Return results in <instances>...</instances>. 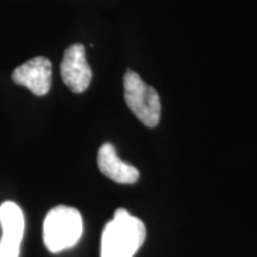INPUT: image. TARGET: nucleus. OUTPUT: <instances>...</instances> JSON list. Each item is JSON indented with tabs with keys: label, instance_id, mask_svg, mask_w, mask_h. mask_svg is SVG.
Segmentation results:
<instances>
[{
	"label": "nucleus",
	"instance_id": "0eeeda50",
	"mask_svg": "<svg viewBox=\"0 0 257 257\" xmlns=\"http://www.w3.org/2000/svg\"><path fill=\"white\" fill-rule=\"evenodd\" d=\"M98 166L102 174L118 184H135L140 178L137 168L124 162L111 143H104L99 149Z\"/></svg>",
	"mask_w": 257,
	"mask_h": 257
},
{
	"label": "nucleus",
	"instance_id": "20e7f679",
	"mask_svg": "<svg viewBox=\"0 0 257 257\" xmlns=\"http://www.w3.org/2000/svg\"><path fill=\"white\" fill-rule=\"evenodd\" d=\"M0 257H18L24 233V216L15 202L5 201L0 206Z\"/></svg>",
	"mask_w": 257,
	"mask_h": 257
},
{
	"label": "nucleus",
	"instance_id": "f03ea898",
	"mask_svg": "<svg viewBox=\"0 0 257 257\" xmlns=\"http://www.w3.org/2000/svg\"><path fill=\"white\" fill-rule=\"evenodd\" d=\"M82 231V217L76 208L56 206L48 212L44 219V245L53 253L63 251L79 242Z\"/></svg>",
	"mask_w": 257,
	"mask_h": 257
},
{
	"label": "nucleus",
	"instance_id": "7ed1b4c3",
	"mask_svg": "<svg viewBox=\"0 0 257 257\" xmlns=\"http://www.w3.org/2000/svg\"><path fill=\"white\" fill-rule=\"evenodd\" d=\"M124 91L126 105L141 123L148 127L157 126L161 117V100L156 89L128 69L124 75Z\"/></svg>",
	"mask_w": 257,
	"mask_h": 257
},
{
	"label": "nucleus",
	"instance_id": "39448f33",
	"mask_svg": "<svg viewBox=\"0 0 257 257\" xmlns=\"http://www.w3.org/2000/svg\"><path fill=\"white\" fill-rule=\"evenodd\" d=\"M63 82L74 93H82L92 81V70L86 61V50L82 44H73L64 50L61 62Z\"/></svg>",
	"mask_w": 257,
	"mask_h": 257
},
{
	"label": "nucleus",
	"instance_id": "f257e3e1",
	"mask_svg": "<svg viewBox=\"0 0 257 257\" xmlns=\"http://www.w3.org/2000/svg\"><path fill=\"white\" fill-rule=\"evenodd\" d=\"M146 236L143 221L124 208H118L102 232L101 257H134Z\"/></svg>",
	"mask_w": 257,
	"mask_h": 257
},
{
	"label": "nucleus",
	"instance_id": "423d86ee",
	"mask_svg": "<svg viewBox=\"0 0 257 257\" xmlns=\"http://www.w3.org/2000/svg\"><path fill=\"white\" fill-rule=\"evenodd\" d=\"M12 80L37 96L46 95L51 86V63L47 57L37 56L17 67L12 73Z\"/></svg>",
	"mask_w": 257,
	"mask_h": 257
}]
</instances>
